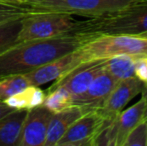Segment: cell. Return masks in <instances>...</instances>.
<instances>
[{"instance_id":"obj_1","label":"cell","mask_w":147,"mask_h":146,"mask_svg":"<svg viewBox=\"0 0 147 146\" xmlns=\"http://www.w3.org/2000/svg\"><path fill=\"white\" fill-rule=\"evenodd\" d=\"M84 43L77 33H67L46 39L16 43L0 53V78L26 74L47 64Z\"/></svg>"},{"instance_id":"obj_2","label":"cell","mask_w":147,"mask_h":146,"mask_svg":"<svg viewBox=\"0 0 147 146\" xmlns=\"http://www.w3.org/2000/svg\"><path fill=\"white\" fill-rule=\"evenodd\" d=\"M73 33L84 42L100 35L143 36L147 33V0H135L121 9L78 21Z\"/></svg>"},{"instance_id":"obj_3","label":"cell","mask_w":147,"mask_h":146,"mask_svg":"<svg viewBox=\"0 0 147 146\" xmlns=\"http://www.w3.org/2000/svg\"><path fill=\"white\" fill-rule=\"evenodd\" d=\"M75 50L81 64L118 55H143L147 54V39L140 36L100 35L85 41Z\"/></svg>"},{"instance_id":"obj_4","label":"cell","mask_w":147,"mask_h":146,"mask_svg":"<svg viewBox=\"0 0 147 146\" xmlns=\"http://www.w3.org/2000/svg\"><path fill=\"white\" fill-rule=\"evenodd\" d=\"M77 23L69 14L32 10L21 18L17 43L72 33Z\"/></svg>"},{"instance_id":"obj_5","label":"cell","mask_w":147,"mask_h":146,"mask_svg":"<svg viewBox=\"0 0 147 146\" xmlns=\"http://www.w3.org/2000/svg\"><path fill=\"white\" fill-rule=\"evenodd\" d=\"M135 0H26L25 6L35 11H51L69 15L95 17L121 9Z\"/></svg>"},{"instance_id":"obj_6","label":"cell","mask_w":147,"mask_h":146,"mask_svg":"<svg viewBox=\"0 0 147 146\" xmlns=\"http://www.w3.org/2000/svg\"><path fill=\"white\" fill-rule=\"evenodd\" d=\"M144 100L141 97L135 104L130 106L116 116L95 138L93 146H123L129 132L142 120Z\"/></svg>"},{"instance_id":"obj_7","label":"cell","mask_w":147,"mask_h":146,"mask_svg":"<svg viewBox=\"0 0 147 146\" xmlns=\"http://www.w3.org/2000/svg\"><path fill=\"white\" fill-rule=\"evenodd\" d=\"M109 123L97 110L88 111L70 125L56 146H93L95 138Z\"/></svg>"},{"instance_id":"obj_8","label":"cell","mask_w":147,"mask_h":146,"mask_svg":"<svg viewBox=\"0 0 147 146\" xmlns=\"http://www.w3.org/2000/svg\"><path fill=\"white\" fill-rule=\"evenodd\" d=\"M144 86L145 84L135 76L119 80L115 84L104 104L97 111L105 120L111 122L123 110L130 100L141 93Z\"/></svg>"},{"instance_id":"obj_9","label":"cell","mask_w":147,"mask_h":146,"mask_svg":"<svg viewBox=\"0 0 147 146\" xmlns=\"http://www.w3.org/2000/svg\"><path fill=\"white\" fill-rule=\"evenodd\" d=\"M52 114L53 112L43 105L28 110L17 146H44Z\"/></svg>"},{"instance_id":"obj_10","label":"cell","mask_w":147,"mask_h":146,"mask_svg":"<svg viewBox=\"0 0 147 146\" xmlns=\"http://www.w3.org/2000/svg\"><path fill=\"white\" fill-rule=\"evenodd\" d=\"M105 60H97L83 63L55 80V82L48 88L63 87L72 95V98L82 94L95 77L104 69Z\"/></svg>"},{"instance_id":"obj_11","label":"cell","mask_w":147,"mask_h":146,"mask_svg":"<svg viewBox=\"0 0 147 146\" xmlns=\"http://www.w3.org/2000/svg\"><path fill=\"white\" fill-rule=\"evenodd\" d=\"M116 83L117 80L104 68L93 79L83 93L73 98V105L80 106L85 112L99 109L106 101Z\"/></svg>"},{"instance_id":"obj_12","label":"cell","mask_w":147,"mask_h":146,"mask_svg":"<svg viewBox=\"0 0 147 146\" xmlns=\"http://www.w3.org/2000/svg\"><path fill=\"white\" fill-rule=\"evenodd\" d=\"M80 64L81 62L79 56L76 50H73L43 66L34 69L29 73H26V76L29 79L31 85L41 86L62 77Z\"/></svg>"},{"instance_id":"obj_13","label":"cell","mask_w":147,"mask_h":146,"mask_svg":"<svg viewBox=\"0 0 147 146\" xmlns=\"http://www.w3.org/2000/svg\"><path fill=\"white\" fill-rule=\"evenodd\" d=\"M84 113H86L85 110L77 105H72L62 111L53 113L47 129L44 146H56L70 125Z\"/></svg>"},{"instance_id":"obj_14","label":"cell","mask_w":147,"mask_h":146,"mask_svg":"<svg viewBox=\"0 0 147 146\" xmlns=\"http://www.w3.org/2000/svg\"><path fill=\"white\" fill-rule=\"evenodd\" d=\"M28 110H13L0 119V146H17Z\"/></svg>"},{"instance_id":"obj_15","label":"cell","mask_w":147,"mask_h":146,"mask_svg":"<svg viewBox=\"0 0 147 146\" xmlns=\"http://www.w3.org/2000/svg\"><path fill=\"white\" fill-rule=\"evenodd\" d=\"M45 92L40 86L29 85L25 89L3 100L7 106L14 110H30L43 104Z\"/></svg>"},{"instance_id":"obj_16","label":"cell","mask_w":147,"mask_h":146,"mask_svg":"<svg viewBox=\"0 0 147 146\" xmlns=\"http://www.w3.org/2000/svg\"><path fill=\"white\" fill-rule=\"evenodd\" d=\"M136 55H118L104 61V68L115 80L133 77L134 59Z\"/></svg>"},{"instance_id":"obj_17","label":"cell","mask_w":147,"mask_h":146,"mask_svg":"<svg viewBox=\"0 0 147 146\" xmlns=\"http://www.w3.org/2000/svg\"><path fill=\"white\" fill-rule=\"evenodd\" d=\"M42 105L51 112L56 113L73 105V98L65 88H51L47 89Z\"/></svg>"},{"instance_id":"obj_18","label":"cell","mask_w":147,"mask_h":146,"mask_svg":"<svg viewBox=\"0 0 147 146\" xmlns=\"http://www.w3.org/2000/svg\"><path fill=\"white\" fill-rule=\"evenodd\" d=\"M29 85L31 84L26 74H14L0 78V100L3 101Z\"/></svg>"},{"instance_id":"obj_19","label":"cell","mask_w":147,"mask_h":146,"mask_svg":"<svg viewBox=\"0 0 147 146\" xmlns=\"http://www.w3.org/2000/svg\"><path fill=\"white\" fill-rule=\"evenodd\" d=\"M21 18L0 23V53L17 43V37L21 28Z\"/></svg>"},{"instance_id":"obj_20","label":"cell","mask_w":147,"mask_h":146,"mask_svg":"<svg viewBox=\"0 0 147 146\" xmlns=\"http://www.w3.org/2000/svg\"><path fill=\"white\" fill-rule=\"evenodd\" d=\"M123 146H147V120H141L130 131Z\"/></svg>"},{"instance_id":"obj_21","label":"cell","mask_w":147,"mask_h":146,"mask_svg":"<svg viewBox=\"0 0 147 146\" xmlns=\"http://www.w3.org/2000/svg\"><path fill=\"white\" fill-rule=\"evenodd\" d=\"M30 11H32V9L26 7L0 3V23L15 18H21Z\"/></svg>"},{"instance_id":"obj_22","label":"cell","mask_w":147,"mask_h":146,"mask_svg":"<svg viewBox=\"0 0 147 146\" xmlns=\"http://www.w3.org/2000/svg\"><path fill=\"white\" fill-rule=\"evenodd\" d=\"M134 75L141 82L147 84V54L136 55L134 59Z\"/></svg>"},{"instance_id":"obj_23","label":"cell","mask_w":147,"mask_h":146,"mask_svg":"<svg viewBox=\"0 0 147 146\" xmlns=\"http://www.w3.org/2000/svg\"><path fill=\"white\" fill-rule=\"evenodd\" d=\"M0 3L8 4V5H14V6H20V7H26L25 6L26 0H0Z\"/></svg>"},{"instance_id":"obj_24","label":"cell","mask_w":147,"mask_h":146,"mask_svg":"<svg viewBox=\"0 0 147 146\" xmlns=\"http://www.w3.org/2000/svg\"><path fill=\"white\" fill-rule=\"evenodd\" d=\"M141 97L144 100V111H143V117L142 120H147V84L144 86L143 90L141 92Z\"/></svg>"},{"instance_id":"obj_25","label":"cell","mask_w":147,"mask_h":146,"mask_svg":"<svg viewBox=\"0 0 147 146\" xmlns=\"http://www.w3.org/2000/svg\"><path fill=\"white\" fill-rule=\"evenodd\" d=\"M14 109H12L11 107H9V106H7L5 103H4V101H2V100H0V119L2 118V117H4L5 115H7L8 113H10L11 111H13Z\"/></svg>"},{"instance_id":"obj_26","label":"cell","mask_w":147,"mask_h":146,"mask_svg":"<svg viewBox=\"0 0 147 146\" xmlns=\"http://www.w3.org/2000/svg\"><path fill=\"white\" fill-rule=\"evenodd\" d=\"M141 37H144V38H146V39H147V33H146V34H144V35H143V36H141Z\"/></svg>"}]
</instances>
